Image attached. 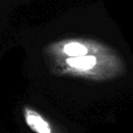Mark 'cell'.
<instances>
[{
    "mask_svg": "<svg viewBox=\"0 0 133 133\" xmlns=\"http://www.w3.org/2000/svg\"><path fill=\"white\" fill-rule=\"evenodd\" d=\"M88 47L84 44L78 43V42H72L69 43L64 46L63 52L69 55L70 57H77V56H82L85 54H88Z\"/></svg>",
    "mask_w": 133,
    "mask_h": 133,
    "instance_id": "2",
    "label": "cell"
},
{
    "mask_svg": "<svg viewBox=\"0 0 133 133\" xmlns=\"http://www.w3.org/2000/svg\"><path fill=\"white\" fill-rule=\"evenodd\" d=\"M26 125L34 133H59L56 128L42 114L28 107L23 110Z\"/></svg>",
    "mask_w": 133,
    "mask_h": 133,
    "instance_id": "1",
    "label": "cell"
}]
</instances>
